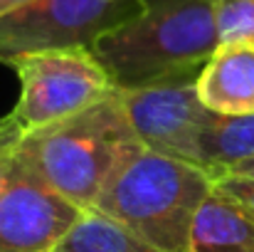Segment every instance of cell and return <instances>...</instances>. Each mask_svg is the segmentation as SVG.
<instances>
[{
  "label": "cell",
  "instance_id": "3957f363",
  "mask_svg": "<svg viewBox=\"0 0 254 252\" xmlns=\"http://www.w3.org/2000/svg\"><path fill=\"white\" fill-rule=\"evenodd\" d=\"M212 188L207 170L138 149L114 170L91 210L161 250L188 252L195 213Z\"/></svg>",
  "mask_w": 254,
  "mask_h": 252
},
{
  "label": "cell",
  "instance_id": "ba28073f",
  "mask_svg": "<svg viewBox=\"0 0 254 252\" xmlns=\"http://www.w3.org/2000/svg\"><path fill=\"white\" fill-rule=\"evenodd\" d=\"M205 109L225 116L254 114V45H220L195 80Z\"/></svg>",
  "mask_w": 254,
  "mask_h": 252
},
{
  "label": "cell",
  "instance_id": "5bb4252c",
  "mask_svg": "<svg viewBox=\"0 0 254 252\" xmlns=\"http://www.w3.org/2000/svg\"><path fill=\"white\" fill-rule=\"evenodd\" d=\"M20 136H22V129L17 126V121L10 114L2 116L0 119V168L10 161V156H12L17 141H20Z\"/></svg>",
  "mask_w": 254,
  "mask_h": 252
},
{
  "label": "cell",
  "instance_id": "6da1fadb",
  "mask_svg": "<svg viewBox=\"0 0 254 252\" xmlns=\"http://www.w3.org/2000/svg\"><path fill=\"white\" fill-rule=\"evenodd\" d=\"M220 47L212 0H141V10L89 47L111 89L197 80Z\"/></svg>",
  "mask_w": 254,
  "mask_h": 252
},
{
  "label": "cell",
  "instance_id": "7a4b0ae2",
  "mask_svg": "<svg viewBox=\"0 0 254 252\" xmlns=\"http://www.w3.org/2000/svg\"><path fill=\"white\" fill-rule=\"evenodd\" d=\"M138 149L143 146L111 89L84 111L22 134L12 164L79 210H91L114 170Z\"/></svg>",
  "mask_w": 254,
  "mask_h": 252
},
{
  "label": "cell",
  "instance_id": "52a82bcc",
  "mask_svg": "<svg viewBox=\"0 0 254 252\" xmlns=\"http://www.w3.org/2000/svg\"><path fill=\"white\" fill-rule=\"evenodd\" d=\"M82 213L25 175L12 156L0 168V252H52Z\"/></svg>",
  "mask_w": 254,
  "mask_h": 252
},
{
  "label": "cell",
  "instance_id": "7c38bea8",
  "mask_svg": "<svg viewBox=\"0 0 254 252\" xmlns=\"http://www.w3.org/2000/svg\"><path fill=\"white\" fill-rule=\"evenodd\" d=\"M220 45H254V0H212Z\"/></svg>",
  "mask_w": 254,
  "mask_h": 252
},
{
  "label": "cell",
  "instance_id": "8992f818",
  "mask_svg": "<svg viewBox=\"0 0 254 252\" xmlns=\"http://www.w3.org/2000/svg\"><path fill=\"white\" fill-rule=\"evenodd\" d=\"M116 94L146 151L200 168V139L210 109L202 106L195 80H173Z\"/></svg>",
  "mask_w": 254,
  "mask_h": 252
},
{
  "label": "cell",
  "instance_id": "5b68a950",
  "mask_svg": "<svg viewBox=\"0 0 254 252\" xmlns=\"http://www.w3.org/2000/svg\"><path fill=\"white\" fill-rule=\"evenodd\" d=\"M12 67L20 94L10 116L22 134L79 114L111 91L109 75L89 47L25 55Z\"/></svg>",
  "mask_w": 254,
  "mask_h": 252
},
{
  "label": "cell",
  "instance_id": "8fae6325",
  "mask_svg": "<svg viewBox=\"0 0 254 252\" xmlns=\"http://www.w3.org/2000/svg\"><path fill=\"white\" fill-rule=\"evenodd\" d=\"M52 252H166L128 228L119 225L116 220L96 213L84 210L77 223L69 228V233L62 238V243Z\"/></svg>",
  "mask_w": 254,
  "mask_h": 252
},
{
  "label": "cell",
  "instance_id": "30bf717a",
  "mask_svg": "<svg viewBox=\"0 0 254 252\" xmlns=\"http://www.w3.org/2000/svg\"><path fill=\"white\" fill-rule=\"evenodd\" d=\"M254 159V114L225 116L210 111L200 139V168L217 180L235 166Z\"/></svg>",
  "mask_w": 254,
  "mask_h": 252
},
{
  "label": "cell",
  "instance_id": "277c9868",
  "mask_svg": "<svg viewBox=\"0 0 254 252\" xmlns=\"http://www.w3.org/2000/svg\"><path fill=\"white\" fill-rule=\"evenodd\" d=\"M138 10L141 0H30L0 15V62L12 67L25 55L91 47Z\"/></svg>",
  "mask_w": 254,
  "mask_h": 252
},
{
  "label": "cell",
  "instance_id": "9c48e42d",
  "mask_svg": "<svg viewBox=\"0 0 254 252\" xmlns=\"http://www.w3.org/2000/svg\"><path fill=\"white\" fill-rule=\"evenodd\" d=\"M188 252H254V215L215 185L195 213Z\"/></svg>",
  "mask_w": 254,
  "mask_h": 252
},
{
  "label": "cell",
  "instance_id": "2e32d148",
  "mask_svg": "<svg viewBox=\"0 0 254 252\" xmlns=\"http://www.w3.org/2000/svg\"><path fill=\"white\" fill-rule=\"evenodd\" d=\"M25 2H30V0H0V15L12 12V10H17L20 5H25Z\"/></svg>",
  "mask_w": 254,
  "mask_h": 252
},
{
  "label": "cell",
  "instance_id": "9a60e30c",
  "mask_svg": "<svg viewBox=\"0 0 254 252\" xmlns=\"http://www.w3.org/2000/svg\"><path fill=\"white\" fill-rule=\"evenodd\" d=\"M225 175H237V178H245V180H252L254 183V159L240 164V166H235L232 170H227ZM220 178H222V175H220Z\"/></svg>",
  "mask_w": 254,
  "mask_h": 252
},
{
  "label": "cell",
  "instance_id": "4fadbf2b",
  "mask_svg": "<svg viewBox=\"0 0 254 252\" xmlns=\"http://www.w3.org/2000/svg\"><path fill=\"white\" fill-rule=\"evenodd\" d=\"M215 185L220 190H225L227 195H232L237 203H242L254 215V183L252 180H245V178H237V175H222V178L215 180Z\"/></svg>",
  "mask_w": 254,
  "mask_h": 252
}]
</instances>
